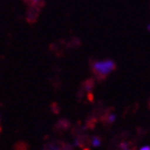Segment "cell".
I'll list each match as a JSON object with an SVG mask.
<instances>
[{"label":"cell","instance_id":"6","mask_svg":"<svg viewBox=\"0 0 150 150\" xmlns=\"http://www.w3.org/2000/svg\"><path fill=\"white\" fill-rule=\"evenodd\" d=\"M30 2L32 3V4H35V6H37L38 3H40L41 2V0H29Z\"/></svg>","mask_w":150,"mask_h":150},{"label":"cell","instance_id":"7","mask_svg":"<svg viewBox=\"0 0 150 150\" xmlns=\"http://www.w3.org/2000/svg\"><path fill=\"white\" fill-rule=\"evenodd\" d=\"M141 150H150V146H145V147H143Z\"/></svg>","mask_w":150,"mask_h":150},{"label":"cell","instance_id":"5","mask_svg":"<svg viewBox=\"0 0 150 150\" xmlns=\"http://www.w3.org/2000/svg\"><path fill=\"white\" fill-rule=\"evenodd\" d=\"M115 120H116V115L108 116V122H110V123H112V122L115 121Z\"/></svg>","mask_w":150,"mask_h":150},{"label":"cell","instance_id":"2","mask_svg":"<svg viewBox=\"0 0 150 150\" xmlns=\"http://www.w3.org/2000/svg\"><path fill=\"white\" fill-rule=\"evenodd\" d=\"M14 150H28V145L24 142H18L14 145Z\"/></svg>","mask_w":150,"mask_h":150},{"label":"cell","instance_id":"9","mask_svg":"<svg viewBox=\"0 0 150 150\" xmlns=\"http://www.w3.org/2000/svg\"><path fill=\"white\" fill-rule=\"evenodd\" d=\"M148 28H149V30H150V25H149V27H148Z\"/></svg>","mask_w":150,"mask_h":150},{"label":"cell","instance_id":"8","mask_svg":"<svg viewBox=\"0 0 150 150\" xmlns=\"http://www.w3.org/2000/svg\"><path fill=\"white\" fill-rule=\"evenodd\" d=\"M0 132H1V127H0Z\"/></svg>","mask_w":150,"mask_h":150},{"label":"cell","instance_id":"1","mask_svg":"<svg viewBox=\"0 0 150 150\" xmlns=\"http://www.w3.org/2000/svg\"><path fill=\"white\" fill-rule=\"evenodd\" d=\"M115 70L116 63L112 59H106L103 60V61H96V62L92 63V71L100 79L107 76Z\"/></svg>","mask_w":150,"mask_h":150},{"label":"cell","instance_id":"4","mask_svg":"<svg viewBox=\"0 0 150 150\" xmlns=\"http://www.w3.org/2000/svg\"><path fill=\"white\" fill-rule=\"evenodd\" d=\"M92 146L93 147H99L101 146V138L99 136H93L92 137Z\"/></svg>","mask_w":150,"mask_h":150},{"label":"cell","instance_id":"3","mask_svg":"<svg viewBox=\"0 0 150 150\" xmlns=\"http://www.w3.org/2000/svg\"><path fill=\"white\" fill-rule=\"evenodd\" d=\"M43 150H61V148L55 143H50V144H46L43 147Z\"/></svg>","mask_w":150,"mask_h":150}]
</instances>
